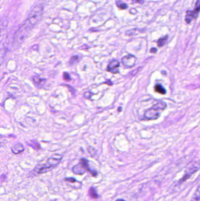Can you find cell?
Masks as SVG:
<instances>
[{"instance_id": "cell-1", "label": "cell", "mask_w": 200, "mask_h": 201, "mask_svg": "<svg viewBox=\"0 0 200 201\" xmlns=\"http://www.w3.org/2000/svg\"><path fill=\"white\" fill-rule=\"evenodd\" d=\"M43 12L44 7L42 4H38L34 7L28 17L16 32L15 40L18 44L22 42L31 31L40 22L43 16Z\"/></svg>"}, {"instance_id": "cell-2", "label": "cell", "mask_w": 200, "mask_h": 201, "mask_svg": "<svg viewBox=\"0 0 200 201\" xmlns=\"http://www.w3.org/2000/svg\"><path fill=\"white\" fill-rule=\"evenodd\" d=\"M61 159L62 156L54 155L50 157L46 162L37 165L35 168L34 172L37 174H42L51 171L59 164Z\"/></svg>"}, {"instance_id": "cell-3", "label": "cell", "mask_w": 200, "mask_h": 201, "mask_svg": "<svg viewBox=\"0 0 200 201\" xmlns=\"http://www.w3.org/2000/svg\"><path fill=\"white\" fill-rule=\"evenodd\" d=\"M167 107V104L162 100L158 101L154 104L153 107L147 109L144 114V117L148 120H156L157 119L161 114Z\"/></svg>"}, {"instance_id": "cell-4", "label": "cell", "mask_w": 200, "mask_h": 201, "mask_svg": "<svg viewBox=\"0 0 200 201\" xmlns=\"http://www.w3.org/2000/svg\"><path fill=\"white\" fill-rule=\"evenodd\" d=\"M72 171L77 175H83L87 172H90L93 177H96L97 175L96 171H93L91 169L88 164V161L86 159H81L79 164L73 167Z\"/></svg>"}, {"instance_id": "cell-5", "label": "cell", "mask_w": 200, "mask_h": 201, "mask_svg": "<svg viewBox=\"0 0 200 201\" xmlns=\"http://www.w3.org/2000/svg\"><path fill=\"white\" fill-rule=\"evenodd\" d=\"M137 61L136 57L132 54H128L124 56L121 58V63L123 65L127 68L134 67Z\"/></svg>"}, {"instance_id": "cell-6", "label": "cell", "mask_w": 200, "mask_h": 201, "mask_svg": "<svg viewBox=\"0 0 200 201\" xmlns=\"http://www.w3.org/2000/svg\"><path fill=\"white\" fill-rule=\"evenodd\" d=\"M120 67V62L117 59H113L110 62V63L107 65V71L113 74H116L119 73V68Z\"/></svg>"}, {"instance_id": "cell-7", "label": "cell", "mask_w": 200, "mask_h": 201, "mask_svg": "<svg viewBox=\"0 0 200 201\" xmlns=\"http://www.w3.org/2000/svg\"><path fill=\"white\" fill-rule=\"evenodd\" d=\"M11 150L13 154L17 155L22 153L24 150V147L23 145L21 143H18L13 145L11 148Z\"/></svg>"}, {"instance_id": "cell-8", "label": "cell", "mask_w": 200, "mask_h": 201, "mask_svg": "<svg viewBox=\"0 0 200 201\" xmlns=\"http://www.w3.org/2000/svg\"><path fill=\"white\" fill-rule=\"evenodd\" d=\"M8 24V20L7 18H2L0 20V37L7 28Z\"/></svg>"}, {"instance_id": "cell-9", "label": "cell", "mask_w": 200, "mask_h": 201, "mask_svg": "<svg viewBox=\"0 0 200 201\" xmlns=\"http://www.w3.org/2000/svg\"><path fill=\"white\" fill-rule=\"evenodd\" d=\"M154 90L156 92H158L160 94L164 95L166 94V90L164 88V87L160 84H158L155 85Z\"/></svg>"}, {"instance_id": "cell-10", "label": "cell", "mask_w": 200, "mask_h": 201, "mask_svg": "<svg viewBox=\"0 0 200 201\" xmlns=\"http://www.w3.org/2000/svg\"><path fill=\"white\" fill-rule=\"evenodd\" d=\"M193 19H195V17L193 13V11H188L186 12V16H185V21L187 24H190Z\"/></svg>"}, {"instance_id": "cell-11", "label": "cell", "mask_w": 200, "mask_h": 201, "mask_svg": "<svg viewBox=\"0 0 200 201\" xmlns=\"http://www.w3.org/2000/svg\"><path fill=\"white\" fill-rule=\"evenodd\" d=\"M168 38V35H166L163 37H161L157 41V46L158 47H163L167 42Z\"/></svg>"}, {"instance_id": "cell-12", "label": "cell", "mask_w": 200, "mask_h": 201, "mask_svg": "<svg viewBox=\"0 0 200 201\" xmlns=\"http://www.w3.org/2000/svg\"><path fill=\"white\" fill-rule=\"evenodd\" d=\"M89 195L92 198H94V199H97L98 198V195L97 194V192H96V190L95 189V188L93 187H91L90 188V190L89 191Z\"/></svg>"}, {"instance_id": "cell-13", "label": "cell", "mask_w": 200, "mask_h": 201, "mask_svg": "<svg viewBox=\"0 0 200 201\" xmlns=\"http://www.w3.org/2000/svg\"><path fill=\"white\" fill-rule=\"evenodd\" d=\"M80 60V58L78 56H72L70 59V61L69 62V63L70 65H73V64H75L77 63H78V62Z\"/></svg>"}, {"instance_id": "cell-14", "label": "cell", "mask_w": 200, "mask_h": 201, "mask_svg": "<svg viewBox=\"0 0 200 201\" xmlns=\"http://www.w3.org/2000/svg\"><path fill=\"white\" fill-rule=\"evenodd\" d=\"M33 81L35 84H36L37 85H41V84H43V82L45 81V80L41 78L38 76H34V77H33Z\"/></svg>"}, {"instance_id": "cell-15", "label": "cell", "mask_w": 200, "mask_h": 201, "mask_svg": "<svg viewBox=\"0 0 200 201\" xmlns=\"http://www.w3.org/2000/svg\"><path fill=\"white\" fill-rule=\"evenodd\" d=\"M65 179L66 181H67L69 183H77V184L81 183V182L77 181L74 178H66Z\"/></svg>"}, {"instance_id": "cell-16", "label": "cell", "mask_w": 200, "mask_h": 201, "mask_svg": "<svg viewBox=\"0 0 200 201\" xmlns=\"http://www.w3.org/2000/svg\"><path fill=\"white\" fill-rule=\"evenodd\" d=\"M117 5L119 8L121 9H126L128 8V5L126 4H124V3L119 4H117Z\"/></svg>"}, {"instance_id": "cell-17", "label": "cell", "mask_w": 200, "mask_h": 201, "mask_svg": "<svg viewBox=\"0 0 200 201\" xmlns=\"http://www.w3.org/2000/svg\"><path fill=\"white\" fill-rule=\"evenodd\" d=\"M64 80H65L66 81H70L71 80L70 75L68 72L64 73Z\"/></svg>"}, {"instance_id": "cell-18", "label": "cell", "mask_w": 200, "mask_h": 201, "mask_svg": "<svg viewBox=\"0 0 200 201\" xmlns=\"http://www.w3.org/2000/svg\"><path fill=\"white\" fill-rule=\"evenodd\" d=\"M157 52V49L156 48H152L150 49V53H156Z\"/></svg>"}, {"instance_id": "cell-19", "label": "cell", "mask_w": 200, "mask_h": 201, "mask_svg": "<svg viewBox=\"0 0 200 201\" xmlns=\"http://www.w3.org/2000/svg\"><path fill=\"white\" fill-rule=\"evenodd\" d=\"M134 1L135 3H139V4H142L144 3V0H134Z\"/></svg>"}, {"instance_id": "cell-20", "label": "cell", "mask_w": 200, "mask_h": 201, "mask_svg": "<svg viewBox=\"0 0 200 201\" xmlns=\"http://www.w3.org/2000/svg\"><path fill=\"white\" fill-rule=\"evenodd\" d=\"M115 201H125V200L123 199H118L116 200Z\"/></svg>"}]
</instances>
